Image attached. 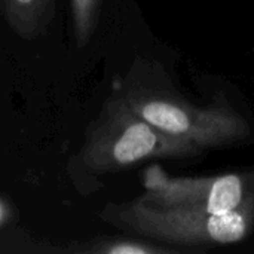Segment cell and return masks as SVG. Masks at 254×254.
I'll return each mask as SVG.
<instances>
[{"instance_id":"1","label":"cell","mask_w":254,"mask_h":254,"mask_svg":"<svg viewBox=\"0 0 254 254\" xmlns=\"http://www.w3.org/2000/svg\"><path fill=\"white\" fill-rule=\"evenodd\" d=\"M202 149L192 141L164 132L135 115L124 97L109 98L86 132L80 165L92 174L115 173L150 158H188Z\"/></svg>"},{"instance_id":"2","label":"cell","mask_w":254,"mask_h":254,"mask_svg":"<svg viewBox=\"0 0 254 254\" xmlns=\"http://www.w3.org/2000/svg\"><path fill=\"white\" fill-rule=\"evenodd\" d=\"M253 199L244 207L213 214L189 207H158L141 199L109 205L103 219L140 235L180 246H226L244 240L253 219Z\"/></svg>"},{"instance_id":"3","label":"cell","mask_w":254,"mask_h":254,"mask_svg":"<svg viewBox=\"0 0 254 254\" xmlns=\"http://www.w3.org/2000/svg\"><path fill=\"white\" fill-rule=\"evenodd\" d=\"M122 97L135 115L158 129L183 137L201 149L232 144L250 132L249 124L225 107L198 109L173 100L146 97L135 91H128Z\"/></svg>"},{"instance_id":"4","label":"cell","mask_w":254,"mask_h":254,"mask_svg":"<svg viewBox=\"0 0 254 254\" xmlns=\"http://www.w3.org/2000/svg\"><path fill=\"white\" fill-rule=\"evenodd\" d=\"M147 193L140 199L158 207H189L225 214L249 204L243 176L226 174L208 179H170L158 167L144 173Z\"/></svg>"},{"instance_id":"5","label":"cell","mask_w":254,"mask_h":254,"mask_svg":"<svg viewBox=\"0 0 254 254\" xmlns=\"http://www.w3.org/2000/svg\"><path fill=\"white\" fill-rule=\"evenodd\" d=\"M57 0H1V13L13 33L24 39L45 34L55 16Z\"/></svg>"},{"instance_id":"6","label":"cell","mask_w":254,"mask_h":254,"mask_svg":"<svg viewBox=\"0 0 254 254\" xmlns=\"http://www.w3.org/2000/svg\"><path fill=\"white\" fill-rule=\"evenodd\" d=\"M101 0H70L73 33L79 48L85 46L97 27Z\"/></svg>"},{"instance_id":"7","label":"cell","mask_w":254,"mask_h":254,"mask_svg":"<svg viewBox=\"0 0 254 254\" xmlns=\"http://www.w3.org/2000/svg\"><path fill=\"white\" fill-rule=\"evenodd\" d=\"M77 253H98V254H150L167 253V249H158L153 246H147L144 243L132 241V240H98L89 244L73 249Z\"/></svg>"},{"instance_id":"8","label":"cell","mask_w":254,"mask_h":254,"mask_svg":"<svg viewBox=\"0 0 254 254\" xmlns=\"http://www.w3.org/2000/svg\"><path fill=\"white\" fill-rule=\"evenodd\" d=\"M13 214H15V210L12 204L0 196V229L13 219Z\"/></svg>"},{"instance_id":"9","label":"cell","mask_w":254,"mask_h":254,"mask_svg":"<svg viewBox=\"0 0 254 254\" xmlns=\"http://www.w3.org/2000/svg\"><path fill=\"white\" fill-rule=\"evenodd\" d=\"M0 12H1V0H0Z\"/></svg>"}]
</instances>
